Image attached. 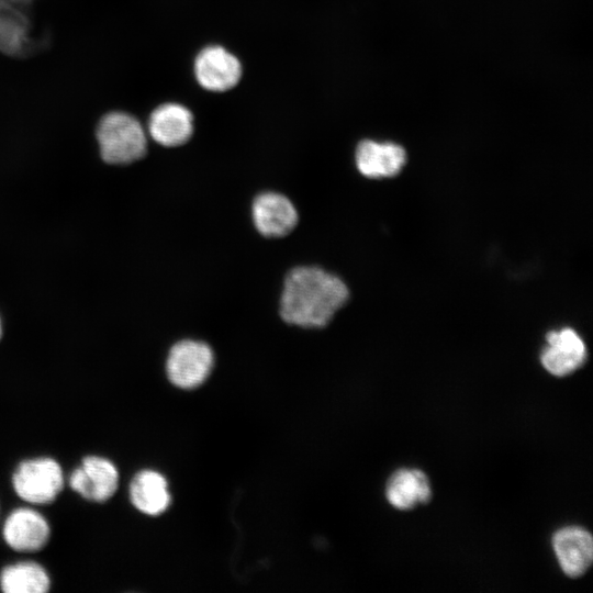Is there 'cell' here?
Returning <instances> with one entry per match:
<instances>
[{"label": "cell", "mask_w": 593, "mask_h": 593, "mask_svg": "<svg viewBox=\"0 0 593 593\" xmlns=\"http://www.w3.org/2000/svg\"><path fill=\"white\" fill-rule=\"evenodd\" d=\"M348 296V288L339 277L320 267H296L284 279L279 313L291 325L323 327Z\"/></svg>", "instance_id": "cell-1"}, {"label": "cell", "mask_w": 593, "mask_h": 593, "mask_svg": "<svg viewBox=\"0 0 593 593\" xmlns=\"http://www.w3.org/2000/svg\"><path fill=\"white\" fill-rule=\"evenodd\" d=\"M97 139L102 158L113 165H125L146 153V135L142 124L124 112L105 114L97 127Z\"/></svg>", "instance_id": "cell-2"}, {"label": "cell", "mask_w": 593, "mask_h": 593, "mask_svg": "<svg viewBox=\"0 0 593 593\" xmlns=\"http://www.w3.org/2000/svg\"><path fill=\"white\" fill-rule=\"evenodd\" d=\"M11 482L15 494L25 503L46 505L53 503L63 491L65 475L56 459L34 457L19 462Z\"/></svg>", "instance_id": "cell-3"}, {"label": "cell", "mask_w": 593, "mask_h": 593, "mask_svg": "<svg viewBox=\"0 0 593 593\" xmlns=\"http://www.w3.org/2000/svg\"><path fill=\"white\" fill-rule=\"evenodd\" d=\"M214 354L200 340L183 339L169 350L166 372L169 381L181 389H194L202 384L212 371Z\"/></svg>", "instance_id": "cell-4"}, {"label": "cell", "mask_w": 593, "mask_h": 593, "mask_svg": "<svg viewBox=\"0 0 593 593\" xmlns=\"http://www.w3.org/2000/svg\"><path fill=\"white\" fill-rule=\"evenodd\" d=\"M120 482L118 467L109 458L88 455L68 477L69 488L83 500L104 503L116 492Z\"/></svg>", "instance_id": "cell-5"}, {"label": "cell", "mask_w": 593, "mask_h": 593, "mask_svg": "<svg viewBox=\"0 0 593 593\" xmlns=\"http://www.w3.org/2000/svg\"><path fill=\"white\" fill-rule=\"evenodd\" d=\"M4 542L18 552H36L49 541L51 526L44 515L30 506L13 510L2 525Z\"/></svg>", "instance_id": "cell-6"}, {"label": "cell", "mask_w": 593, "mask_h": 593, "mask_svg": "<svg viewBox=\"0 0 593 593\" xmlns=\"http://www.w3.org/2000/svg\"><path fill=\"white\" fill-rule=\"evenodd\" d=\"M547 345L541 351L544 368L551 374L564 377L580 368L586 359V347L580 335L564 327L547 334Z\"/></svg>", "instance_id": "cell-7"}, {"label": "cell", "mask_w": 593, "mask_h": 593, "mask_svg": "<svg viewBox=\"0 0 593 593\" xmlns=\"http://www.w3.org/2000/svg\"><path fill=\"white\" fill-rule=\"evenodd\" d=\"M198 82L210 91H226L239 81V60L221 46H209L200 52L194 63Z\"/></svg>", "instance_id": "cell-8"}, {"label": "cell", "mask_w": 593, "mask_h": 593, "mask_svg": "<svg viewBox=\"0 0 593 593\" xmlns=\"http://www.w3.org/2000/svg\"><path fill=\"white\" fill-rule=\"evenodd\" d=\"M251 215L257 231L265 237H282L298 223L294 204L283 194L264 192L253 202Z\"/></svg>", "instance_id": "cell-9"}, {"label": "cell", "mask_w": 593, "mask_h": 593, "mask_svg": "<svg viewBox=\"0 0 593 593\" xmlns=\"http://www.w3.org/2000/svg\"><path fill=\"white\" fill-rule=\"evenodd\" d=\"M552 548L560 568L568 577L582 575L592 563V536L582 527L568 526L557 530L552 537Z\"/></svg>", "instance_id": "cell-10"}, {"label": "cell", "mask_w": 593, "mask_h": 593, "mask_svg": "<svg viewBox=\"0 0 593 593\" xmlns=\"http://www.w3.org/2000/svg\"><path fill=\"white\" fill-rule=\"evenodd\" d=\"M150 137L166 147L182 145L193 132V116L183 105L165 103L156 108L148 121Z\"/></svg>", "instance_id": "cell-11"}, {"label": "cell", "mask_w": 593, "mask_h": 593, "mask_svg": "<svg viewBox=\"0 0 593 593\" xmlns=\"http://www.w3.org/2000/svg\"><path fill=\"white\" fill-rule=\"evenodd\" d=\"M406 160L403 147L394 143L362 141L356 149V164L367 178H389L398 175Z\"/></svg>", "instance_id": "cell-12"}, {"label": "cell", "mask_w": 593, "mask_h": 593, "mask_svg": "<svg viewBox=\"0 0 593 593\" xmlns=\"http://www.w3.org/2000/svg\"><path fill=\"white\" fill-rule=\"evenodd\" d=\"M128 495L137 511L150 516L163 514L171 502L166 478L152 469L141 470L133 477Z\"/></svg>", "instance_id": "cell-13"}, {"label": "cell", "mask_w": 593, "mask_h": 593, "mask_svg": "<svg viewBox=\"0 0 593 593\" xmlns=\"http://www.w3.org/2000/svg\"><path fill=\"white\" fill-rule=\"evenodd\" d=\"M389 503L398 510H410L418 503H426L432 497V490L426 474L417 469L396 470L385 488Z\"/></svg>", "instance_id": "cell-14"}, {"label": "cell", "mask_w": 593, "mask_h": 593, "mask_svg": "<svg viewBox=\"0 0 593 593\" xmlns=\"http://www.w3.org/2000/svg\"><path fill=\"white\" fill-rule=\"evenodd\" d=\"M51 585L49 573L35 561H18L0 571V590L4 593H46Z\"/></svg>", "instance_id": "cell-15"}, {"label": "cell", "mask_w": 593, "mask_h": 593, "mask_svg": "<svg viewBox=\"0 0 593 593\" xmlns=\"http://www.w3.org/2000/svg\"><path fill=\"white\" fill-rule=\"evenodd\" d=\"M2 336V325H1V320H0V338Z\"/></svg>", "instance_id": "cell-16"}]
</instances>
